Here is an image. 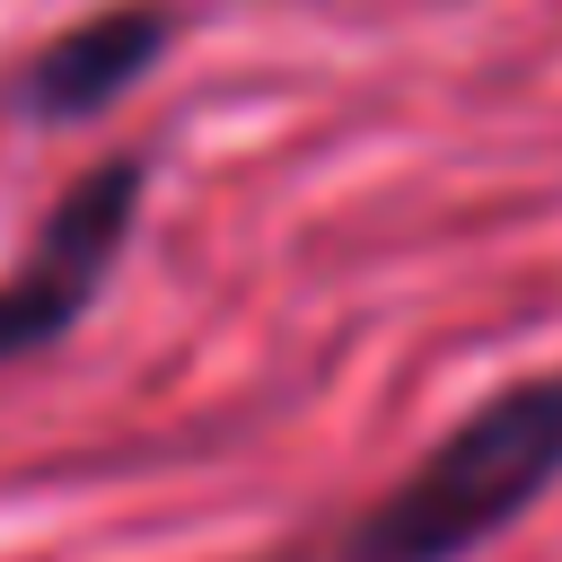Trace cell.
<instances>
[{
  "mask_svg": "<svg viewBox=\"0 0 562 562\" xmlns=\"http://www.w3.org/2000/svg\"><path fill=\"white\" fill-rule=\"evenodd\" d=\"M544 483H562V378H527L474 404L351 536L334 562H465Z\"/></svg>",
  "mask_w": 562,
  "mask_h": 562,
  "instance_id": "1",
  "label": "cell"
},
{
  "mask_svg": "<svg viewBox=\"0 0 562 562\" xmlns=\"http://www.w3.org/2000/svg\"><path fill=\"white\" fill-rule=\"evenodd\" d=\"M132 211H140V167L114 158V167H97V176L44 220V246L26 255V272L0 281V360L53 342V334L88 307V290L105 281V263H114Z\"/></svg>",
  "mask_w": 562,
  "mask_h": 562,
  "instance_id": "2",
  "label": "cell"
},
{
  "mask_svg": "<svg viewBox=\"0 0 562 562\" xmlns=\"http://www.w3.org/2000/svg\"><path fill=\"white\" fill-rule=\"evenodd\" d=\"M158 44H167V18L158 9H114V18H88L79 35H61L35 70H26V114H44V123H61V114H97V105H114L149 61H158Z\"/></svg>",
  "mask_w": 562,
  "mask_h": 562,
  "instance_id": "3",
  "label": "cell"
}]
</instances>
